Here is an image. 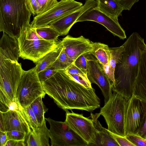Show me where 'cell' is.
Segmentation results:
<instances>
[{
	"label": "cell",
	"mask_w": 146,
	"mask_h": 146,
	"mask_svg": "<svg viewBox=\"0 0 146 146\" xmlns=\"http://www.w3.org/2000/svg\"><path fill=\"white\" fill-rule=\"evenodd\" d=\"M49 130L47 127L45 120L41 126L32 130L25 140L27 146H49Z\"/></svg>",
	"instance_id": "cell-20"
},
{
	"label": "cell",
	"mask_w": 146,
	"mask_h": 146,
	"mask_svg": "<svg viewBox=\"0 0 146 146\" xmlns=\"http://www.w3.org/2000/svg\"><path fill=\"white\" fill-rule=\"evenodd\" d=\"M8 140H24L27 135L21 131L17 130H12L7 132Z\"/></svg>",
	"instance_id": "cell-33"
},
{
	"label": "cell",
	"mask_w": 146,
	"mask_h": 146,
	"mask_svg": "<svg viewBox=\"0 0 146 146\" xmlns=\"http://www.w3.org/2000/svg\"><path fill=\"white\" fill-rule=\"evenodd\" d=\"M145 109L143 102L132 95L127 100L125 111V131L136 134L139 129L144 116Z\"/></svg>",
	"instance_id": "cell-12"
},
{
	"label": "cell",
	"mask_w": 146,
	"mask_h": 146,
	"mask_svg": "<svg viewBox=\"0 0 146 146\" xmlns=\"http://www.w3.org/2000/svg\"><path fill=\"white\" fill-rule=\"evenodd\" d=\"M68 75L88 89L92 88L87 74L77 67L73 63L65 70Z\"/></svg>",
	"instance_id": "cell-24"
},
{
	"label": "cell",
	"mask_w": 146,
	"mask_h": 146,
	"mask_svg": "<svg viewBox=\"0 0 146 146\" xmlns=\"http://www.w3.org/2000/svg\"><path fill=\"white\" fill-rule=\"evenodd\" d=\"M62 48L60 41V44L56 48L47 53L39 60L35 67L37 73L49 67L55 61Z\"/></svg>",
	"instance_id": "cell-23"
},
{
	"label": "cell",
	"mask_w": 146,
	"mask_h": 146,
	"mask_svg": "<svg viewBox=\"0 0 146 146\" xmlns=\"http://www.w3.org/2000/svg\"><path fill=\"white\" fill-rule=\"evenodd\" d=\"M124 50L123 46L109 48V59L108 64L102 67L110 80L111 86L115 83L114 71L116 64L121 59Z\"/></svg>",
	"instance_id": "cell-22"
},
{
	"label": "cell",
	"mask_w": 146,
	"mask_h": 146,
	"mask_svg": "<svg viewBox=\"0 0 146 146\" xmlns=\"http://www.w3.org/2000/svg\"><path fill=\"white\" fill-rule=\"evenodd\" d=\"M19 56L36 64L47 53L56 48L60 41L45 40L40 37L31 25L24 27L17 39Z\"/></svg>",
	"instance_id": "cell-4"
},
{
	"label": "cell",
	"mask_w": 146,
	"mask_h": 146,
	"mask_svg": "<svg viewBox=\"0 0 146 146\" xmlns=\"http://www.w3.org/2000/svg\"><path fill=\"white\" fill-rule=\"evenodd\" d=\"M109 48L107 44L95 42L94 49L90 52L95 57L102 67L106 66L108 63Z\"/></svg>",
	"instance_id": "cell-25"
},
{
	"label": "cell",
	"mask_w": 146,
	"mask_h": 146,
	"mask_svg": "<svg viewBox=\"0 0 146 146\" xmlns=\"http://www.w3.org/2000/svg\"><path fill=\"white\" fill-rule=\"evenodd\" d=\"M100 113H91L90 117L92 119L96 130L95 146H119L107 129L103 127L98 119Z\"/></svg>",
	"instance_id": "cell-19"
},
{
	"label": "cell",
	"mask_w": 146,
	"mask_h": 146,
	"mask_svg": "<svg viewBox=\"0 0 146 146\" xmlns=\"http://www.w3.org/2000/svg\"><path fill=\"white\" fill-rule=\"evenodd\" d=\"M21 111L28 121L32 130L39 126L36 116L30 105L21 108Z\"/></svg>",
	"instance_id": "cell-28"
},
{
	"label": "cell",
	"mask_w": 146,
	"mask_h": 146,
	"mask_svg": "<svg viewBox=\"0 0 146 146\" xmlns=\"http://www.w3.org/2000/svg\"><path fill=\"white\" fill-rule=\"evenodd\" d=\"M139 0H120L124 10H129L133 5Z\"/></svg>",
	"instance_id": "cell-37"
},
{
	"label": "cell",
	"mask_w": 146,
	"mask_h": 146,
	"mask_svg": "<svg viewBox=\"0 0 146 146\" xmlns=\"http://www.w3.org/2000/svg\"><path fill=\"white\" fill-rule=\"evenodd\" d=\"M46 94L35 67L24 70L18 86L16 98L21 109L30 105L40 96L44 98Z\"/></svg>",
	"instance_id": "cell-7"
},
{
	"label": "cell",
	"mask_w": 146,
	"mask_h": 146,
	"mask_svg": "<svg viewBox=\"0 0 146 146\" xmlns=\"http://www.w3.org/2000/svg\"><path fill=\"white\" fill-rule=\"evenodd\" d=\"M42 96H40L35 99L30 105L35 114L39 126L43 124L45 120L44 113L47 111L42 101Z\"/></svg>",
	"instance_id": "cell-26"
},
{
	"label": "cell",
	"mask_w": 146,
	"mask_h": 146,
	"mask_svg": "<svg viewBox=\"0 0 146 146\" xmlns=\"http://www.w3.org/2000/svg\"><path fill=\"white\" fill-rule=\"evenodd\" d=\"M36 0L39 7L38 15L43 13L49 10L58 2L57 0Z\"/></svg>",
	"instance_id": "cell-30"
},
{
	"label": "cell",
	"mask_w": 146,
	"mask_h": 146,
	"mask_svg": "<svg viewBox=\"0 0 146 146\" xmlns=\"http://www.w3.org/2000/svg\"><path fill=\"white\" fill-rule=\"evenodd\" d=\"M36 33L44 40L49 41H57L60 34L49 25L36 28Z\"/></svg>",
	"instance_id": "cell-27"
},
{
	"label": "cell",
	"mask_w": 146,
	"mask_h": 146,
	"mask_svg": "<svg viewBox=\"0 0 146 146\" xmlns=\"http://www.w3.org/2000/svg\"><path fill=\"white\" fill-rule=\"evenodd\" d=\"M83 5L82 3L74 0H60L49 10L36 16L31 23V25L36 28L49 25Z\"/></svg>",
	"instance_id": "cell-9"
},
{
	"label": "cell",
	"mask_w": 146,
	"mask_h": 146,
	"mask_svg": "<svg viewBox=\"0 0 146 146\" xmlns=\"http://www.w3.org/2000/svg\"><path fill=\"white\" fill-rule=\"evenodd\" d=\"M41 83L45 94L65 111L92 112L100 107V100L95 90L86 88L69 76L65 70H58Z\"/></svg>",
	"instance_id": "cell-1"
},
{
	"label": "cell",
	"mask_w": 146,
	"mask_h": 146,
	"mask_svg": "<svg viewBox=\"0 0 146 146\" xmlns=\"http://www.w3.org/2000/svg\"><path fill=\"white\" fill-rule=\"evenodd\" d=\"M19 49L17 39L3 32L0 41V60L18 61Z\"/></svg>",
	"instance_id": "cell-18"
},
{
	"label": "cell",
	"mask_w": 146,
	"mask_h": 146,
	"mask_svg": "<svg viewBox=\"0 0 146 146\" xmlns=\"http://www.w3.org/2000/svg\"><path fill=\"white\" fill-rule=\"evenodd\" d=\"M127 101L121 96L113 92L99 113L104 118L107 129L114 134L123 137H126L125 118Z\"/></svg>",
	"instance_id": "cell-6"
},
{
	"label": "cell",
	"mask_w": 146,
	"mask_h": 146,
	"mask_svg": "<svg viewBox=\"0 0 146 146\" xmlns=\"http://www.w3.org/2000/svg\"><path fill=\"white\" fill-rule=\"evenodd\" d=\"M27 5L32 14L36 16L39 14V7L36 0H26Z\"/></svg>",
	"instance_id": "cell-36"
},
{
	"label": "cell",
	"mask_w": 146,
	"mask_h": 146,
	"mask_svg": "<svg viewBox=\"0 0 146 146\" xmlns=\"http://www.w3.org/2000/svg\"><path fill=\"white\" fill-rule=\"evenodd\" d=\"M24 70L18 61L0 60L1 103L8 107L16 100L18 86Z\"/></svg>",
	"instance_id": "cell-5"
},
{
	"label": "cell",
	"mask_w": 146,
	"mask_h": 146,
	"mask_svg": "<svg viewBox=\"0 0 146 146\" xmlns=\"http://www.w3.org/2000/svg\"><path fill=\"white\" fill-rule=\"evenodd\" d=\"M85 21H94L104 26L114 36L122 40L126 38L125 32L118 19H113L97 9L95 7L88 9L77 20L76 23Z\"/></svg>",
	"instance_id": "cell-13"
},
{
	"label": "cell",
	"mask_w": 146,
	"mask_h": 146,
	"mask_svg": "<svg viewBox=\"0 0 146 146\" xmlns=\"http://www.w3.org/2000/svg\"><path fill=\"white\" fill-rule=\"evenodd\" d=\"M65 111V122L73 131L85 141L88 146H94L96 143V130L92 119L84 117L82 114L75 113L72 110Z\"/></svg>",
	"instance_id": "cell-10"
},
{
	"label": "cell",
	"mask_w": 146,
	"mask_h": 146,
	"mask_svg": "<svg viewBox=\"0 0 146 146\" xmlns=\"http://www.w3.org/2000/svg\"><path fill=\"white\" fill-rule=\"evenodd\" d=\"M27 146L25 141L10 140L7 142L5 146Z\"/></svg>",
	"instance_id": "cell-38"
},
{
	"label": "cell",
	"mask_w": 146,
	"mask_h": 146,
	"mask_svg": "<svg viewBox=\"0 0 146 146\" xmlns=\"http://www.w3.org/2000/svg\"><path fill=\"white\" fill-rule=\"evenodd\" d=\"M0 131L17 130L25 133L27 136L32 131L21 110L0 111Z\"/></svg>",
	"instance_id": "cell-14"
},
{
	"label": "cell",
	"mask_w": 146,
	"mask_h": 146,
	"mask_svg": "<svg viewBox=\"0 0 146 146\" xmlns=\"http://www.w3.org/2000/svg\"><path fill=\"white\" fill-rule=\"evenodd\" d=\"M145 112L140 127L135 134L146 139V102L143 101Z\"/></svg>",
	"instance_id": "cell-34"
},
{
	"label": "cell",
	"mask_w": 146,
	"mask_h": 146,
	"mask_svg": "<svg viewBox=\"0 0 146 146\" xmlns=\"http://www.w3.org/2000/svg\"><path fill=\"white\" fill-rule=\"evenodd\" d=\"M133 95L146 102V48L139 59L138 72L133 86Z\"/></svg>",
	"instance_id": "cell-17"
},
{
	"label": "cell",
	"mask_w": 146,
	"mask_h": 146,
	"mask_svg": "<svg viewBox=\"0 0 146 146\" xmlns=\"http://www.w3.org/2000/svg\"><path fill=\"white\" fill-rule=\"evenodd\" d=\"M124 48L121 59L114 71L115 83L112 90L128 100L133 95V86L137 76L141 55L146 48L144 39L133 33L122 45Z\"/></svg>",
	"instance_id": "cell-2"
},
{
	"label": "cell",
	"mask_w": 146,
	"mask_h": 146,
	"mask_svg": "<svg viewBox=\"0 0 146 146\" xmlns=\"http://www.w3.org/2000/svg\"><path fill=\"white\" fill-rule=\"evenodd\" d=\"M90 54V52H88L82 54L73 62L75 66L86 74L88 71L87 58Z\"/></svg>",
	"instance_id": "cell-29"
},
{
	"label": "cell",
	"mask_w": 146,
	"mask_h": 146,
	"mask_svg": "<svg viewBox=\"0 0 146 146\" xmlns=\"http://www.w3.org/2000/svg\"><path fill=\"white\" fill-rule=\"evenodd\" d=\"M95 8L110 18L118 19L124 10L120 0H96Z\"/></svg>",
	"instance_id": "cell-21"
},
{
	"label": "cell",
	"mask_w": 146,
	"mask_h": 146,
	"mask_svg": "<svg viewBox=\"0 0 146 146\" xmlns=\"http://www.w3.org/2000/svg\"><path fill=\"white\" fill-rule=\"evenodd\" d=\"M8 141L7 132L0 131V146H5Z\"/></svg>",
	"instance_id": "cell-39"
},
{
	"label": "cell",
	"mask_w": 146,
	"mask_h": 146,
	"mask_svg": "<svg viewBox=\"0 0 146 146\" xmlns=\"http://www.w3.org/2000/svg\"><path fill=\"white\" fill-rule=\"evenodd\" d=\"M110 133L119 146H135L126 137H123L114 134L110 131Z\"/></svg>",
	"instance_id": "cell-35"
},
{
	"label": "cell",
	"mask_w": 146,
	"mask_h": 146,
	"mask_svg": "<svg viewBox=\"0 0 146 146\" xmlns=\"http://www.w3.org/2000/svg\"><path fill=\"white\" fill-rule=\"evenodd\" d=\"M88 71L87 74L90 82L97 84L100 88L107 102L112 93L111 82L95 57L90 54L87 58Z\"/></svg>",
	"instance_id": "cell-11"
},
{
	"label": "cell",
	"mask_w": 146,
	"mask_h": 146,
	"mask_svg": "<svg viewBox=\"0 0 146 146\" xmlns=\"http://www.w3.org/2000/svg\"><path fill=\"white\" fill-rule=\"evenodd\" d=\"M95 0H86L84 5L76 10L53 22L49 25L61 35H67L78 19L89 9L96 7Z\"/></svg>",
	"instance_id": "cell-16"
},
{
	"label": "cell",
	"mask_w": 146,
	"mask_h": 146,
	"mask_svg": "<svg viewBox=\"0 0 146 146\" xmlns=\"http://www.w3.org/2000/svg\"><path fill=\"white\" fill-rule=\"evenodd\" d=\"M61 42L65 52L74 61L82 54L91 52L95 44L82 36L74 37L68 35Z\"/></svg>",
	"instance_id": "cell-15"
},
{
	"label": "cell",
	"mask_w": 146,
	"mask_h": 146,
	"mask_svg": "<svg viewBox=\"0 0 146 146\" xmlns=\"http://www.w3.org/2000/svg\"><path fill=\"white\" fill-rule=\"evenodd\" d=\"M50 125L52 146H88V143L73 131L64 122L45 118Z\"/></svg>",
	"instance_id": "cell-8"
},
{
	"label": "cell",
	"mask_w": 146,
	"mask_h": 146,
	"mask_svg": "<svg viewBox=\"0 0 146 146\" xmlns=\"http://www.w3.org/2000/svg\"><path fill=\"white\" fill-rule=\"evenodd\" d=\"M126 137L135 146H146V139L137 135L128 134Z\"/></svg>",
	"instance_id": "cell-32"
},
{
	"label": "cell",
	"mask_w": 146,
	"mask_h": 146,
	"mask_svg": "<svg viewBox=\"0 0 146 146\" xmlns=\"http://www.w3.org/2000/svg\"><path fill=\"white\" fill-rule=\"evenodd\" d=\"M58 71L49 66L38 73V78L41 83L52 77Z\"/></svg>",
	"instance_id": "cell-31"
},
{
	"label": "cell",
	"mask_w": 146,
	"mask_h": 146,
	"mask_svg": "<svg viewBox=\"0 0 146 146\" xmlns=\"http://www.w3.org/2000/svg\"><path fill=\"white\" fill-rule=\"evenodd\" d=\"M32 14L26 0H0V31L17 39Z\"/></svg>",
	"instance_id": "cell-3"
}]
</instances>
